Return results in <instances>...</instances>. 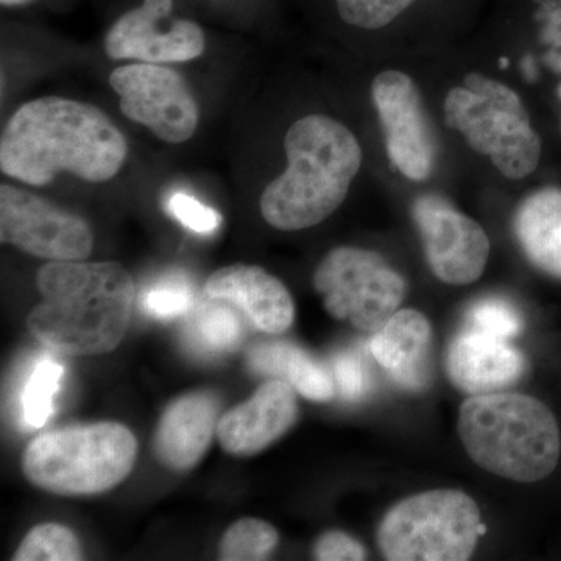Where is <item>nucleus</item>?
<instances>
[{"mask_svg":"<svg viewBox=\"0 0 561 561\" xmlns=\"http://www.w3.org/2000/svg\"><path fill=\"white\" fill-rule=\"evenodd\" d=\"M334 376L342 397L348 401L359 400L367 391V375L356 354H341L334 359Z\"/></svg>","mask_w":561,"mask_h":561,"instance_id":"obj_31","label":"nucleus"},{"mask_svg":"<svg viewBox=\"0 0 561 561\" xmlns=\"http://www.w3.org/2000/svg\"><path fill=\"white\" fill-rule=\"evenodd\" d=\"M194 294L190 284L180 278L160 280L146 291L142 309L149 316L160 320L176 319L192 308Z\"/></svg>","mask_w":561,"mask_h":561,"instance_id":"obj_27","label":"nucleus"},{"mask_svg":"<svg viewBox=\"0 0 561 561\" xmlns=\"http://www.w3.org/2000/svg\"><path fill=\"white\" fill-rule=\"evenodd\" d=\"M298 416L291 383L275 379L262 383L249 401L219 420L217 438L225 453L249 457L264 451L294 426Z\"/></svg>","mask_w":561,"mask_h":561,"instance_id":"obj_14","label":"nucleus"},{"mask_svg":"<svg viewBox=\"0 0 561 561\" xmlns=\"http://www.w3.org/2000/svg\"><path fill=\"white\" fill-rule=\"evenodd\" d=\"M526 371L522 353L507 341L468 331L451 343L446 373L457 389L470 394L494 393L513 386Z\"/></svg>","mask_w":561,"mask_h":561,"instance_id":"obj_17","label":"nucleus"},{"mask_svg":"<svg viewBox=\"0 0 561 561\" xmlns=\"http://www.w3.org/2000/svg\"><path fill=\"white\" fill-rule=\"evenodd\" d=\"M313 557L320 561H357L367 559V551L345 531L331 530L317 540Z\"/></svg>","mask_w":561,"mask_h":561,"instance_id":"obj_30","label":"nucleus"},{"mask_svg":"<svg viewBox=\"0 0 561 561\" xmlns=\"http://www.w3.org/2000/svg\"><path fill=\"white\" fill-rule=\"evenodd\" d=\"M459 435L476 465L511 481H542L560 460L556 415L529 394H472L460 408Z\"/></svg>","mask_w":561,"mask_h":561,"instance_id":"obj_4","label":"nucleus"},{"mask_svg":"<svg viewBox=\"0 0 561 561\" xmlns=\"http://www.w3.org/2000/svg\"><path fill=\"white\" fill-rule=\"evenodd\" d=\"M483 531L481 511L460 490H434L398 502L378 529L379 549L391 561H465Z\"/></svg>","mask_w":561,"mask_h":561,"instance_id":"obj_7","label":"nucleus"},{"mask_svg":"<svg viewBox=\"0 0 561 561\" xmlns=\"http://www.w3.org/2000/svg\"><path fill=\"white\" fill-rule=\"evenodd\" d=\"M219 411V400L208 391H195L173 401L154 432L157 459L173 471L194 468L217 434Z\"/></svg>","mask_w":561,"mask_h":561,"instance_id":"obj_16","label":"nucleus"},{"mask_svg":"<svg viewBox=\"0 0 561 561\" xmlns=\"http://www.w3.org/2000/svg\"><path fill=\"white\" fill-rule=\"evenodd\" d=\"M127 157V139L102 110L55 95L20 106L0 138V169L31 186H46L61 172L103 183Z\"/></svg>","mask_w":561,"mask_h":561,"instance_id":"obj_1","label":"nucleus"},{"mask_svg":"<svg viewBox=\"0 0 561 561\" xmlns=\"http://www.w3.org/2000/svg\"><path fill=\"white\" fill-rule=\"evenodd\" d=\"M432 328L413 309L398 311L373 335L370 350L383 370L405 389L420 390L430 376Z\"/></svg>","mask_w":561,"mask_h":561,"instance_id":"obj_18","label":"nucleus"},{"mask_svg":"<svg viewBox=\"0 0 561 561\" xmlns=\"http://www.w3.org/2000/svg\"><path fill=\"white\" fill-rule=\"evenodd\" d=\"M371 95L391 164L409 180L430 179L437 161V142L416 84L400 70H386L373 80Z\"/></svg>","mask_w":561,"mask_h":561,"instance_id":"obj_12","label":"nucleus"},{"mask_svg":"<svg viewBox=\"0 0 561 561\" xmlns=\"http://www.w3.org/2000/svg\"><path fill=\"white\" fill-rule=\"evenodd\" d=\"M138 440L113 421L44 432L22 456L33 485L60 496H94L116 489L135 467Z\"/></svg>","mask_w":561,"mask_h":561,"instance_id":"obj_5","label":"nucleus"},{"mask_svg":"<svg viewBox=\"0 0 561 561\" xmlns=\"http://www.w3.org/2000/svg\"><path fill=\"white\" fill-rule=\"evenodd\" d=\"M298 346L290 345V343L257 346L250 353L251 368L257 373H264V375L283 376Z\"/></svg>","mask_w":561,"mask_h":561,"instance_id":"obj_32","label":"nucleus"},{"mask_svg":"<svg viewBox=\"0 0 561 561\" xmlns=\"http://www.w3.org/2000/svg\"><path fill=\"white\" fill-rule=\"evenodd\" d=\"M413 219L423 239L432 273L453 286L481 278L490 257V239L478 221L461 214L438 195H421Z\"/></svg>","mask_w":561,"mask_h":561,"instance_id":"obj_11","label":"nucleus"},{"mask_svg":"<svg viewBox=\"0 0 561 561\" xmlns=\"http://www.w3.org/2000/svg\"><path fill=\"white\" fill-rule=\"evenodd\" d=\"M83 559L80 540L69 527L61 524H41L28 531L14 561H79Z\"/></svg>","mask_w":561,"mask_h":561,"instance_id":"obj_23","label":"nucleus"},{"mask_svg":"<svg viewBox=\"0 0 561 561\" xmlns=\"http://www.w3.org/2000/svg\"><path fill=\"white\" fill-rule=\"evenodd\" d=\"M172 0H144L111 25L103 41L111 60L184 62L201 57L205 32L197 22L171 20Z\"/></svg>","mask_w":561,"mask_h":561,"instance_id":"obj_13","label":"nucleus"},{"mask_svg":"<svg viewBox=\"0 0 561 561\" xmlns=\"http://www.w3.org/2000/svg\"><path fill=\"white\" fill-rule=\"evenodd\" d=\"M278 530L272 524L256 518H243L225 531L220 541V560H267L278 546Z\"/></svg>","mask_w":561,"mask_h":561,"instance_id":"obj_22","label":"nucleus"},{"mask_svg":"<svg viewBox=\"0 0 561 561\" xmlns=\"http://www.w3.org/2000/svg\"><path fill=\"white\" fill-rule=\"evenodd\" d=\"M538 21L546 66L561 73V0H546L538 11Z\"/></svg>","mask_w":561,"mask_h":561,"instance_id":"obj_29","label":"nucleus"},{"mask_svg":"<svg viewBox=\"0 0 561 561\" xmlns=\"http://www.w3.org/2000/svg\"><path fill=\"white\" fill-rule=\"evenodd\" d=\"M284 376L308 400L327 402L334 398L335 382L330 370L300 348L295 350Z\"/></svg>","mask_w":561,"mask_h":561,"instance_id":"obj_24","label":"nucleus"},{"mask_svg":"<svg viewBox=\"0 0 561 561\" xmlns=\"http://www.w3.org/2000/svg\"><path fill=\"white\" fill-rule=\"evenodd\" d=\"M110 84L119 95L124 116L164 142L183 144L197 131V102L176 70L133 62L113 70Z\"/></svg>","mask_w":561,"mask_h":561,"instance_id":"obj_9","label":"nucleus"},{"mask_svg":"<svg viewBox=\"0 0 561 561\" xmlns=\"http://www.w3.org/2000/svg\"><path fill=\"white\" fill-rule=\"evenodd\" d=\"M0 241L47 261H84L94 247L87 220L11 184L0 186Z\"/></svg>","mask_w":561,"mask_h":561,"instance_id":"obj_10","label":"nucleus"},{"mask_svg":"<svg viewBox=\"0 0 561 561\" xmlns=\"http://www.w3.org/2000/svg\"><path fill=\"white\" fill-rule=\"evenodd\" d=\"M284 150L289 162L262 192V217L280 231L316 227L345 202L362 164L359 142L341 122L311 114L291 125Z\"/></svg>","mask_w":561,"mask_h":561,"instance_id":"obj_3","label":"nucleus"},{"mask_svg":"<svg viewBox=\"0 0 561 561\" xmlns=\"http://www.w3.org/2000/svg\"><path fill=\"white\" fill-rule=\"evenodd\" d=\"M206 300L192 320V341L208 353L234 350L243 339L242 313L228 302Z\"/></svg>","mask_w":561,"mask_h":561,"instance_id":"obj_20","label":"nucleus"},{"mask_svg":"<svg viewBox=\"0 0 561 561\" xmlns=\"http://www.w3.org/2000/svg\"><path fill=\"white\" fill-rule=\"evenodd\" d=\"M3 7H16L22 5V3L31 2V0H0Z\"/></svg>","mask_w":561,"mask_h":561,"instance_id":"obj_33","label":"nucleus"},{"mask_svg":"<svg viewBox=\"0 0 561 561\" xmlns=\"http://www.w3.org/2000/svg\"><path fill=\"white\" fill-rule=\"evenodd\" d=\"M559 95H560V99H561V87H560V90H559Z\"/></svg>","mask_w":561,"mask_h":561,"instance_id":"obj_34","label":"nucleus"},{"mask_svg":"<svg viewBox=\"0 0 561 561\" xmlns=\"http://www.w3.org/2000/svg\"><path fill=\"white\" fill-rule=\"evenodd\" d=\"M515 232L527 260L561 279V190L546 187L529 195L516 213Z\"/></svg>","mask_w":561,"mask_h":561,"instance_id":"obj_19","label":"nucleus"},{"mask_svg":"<svg viewBox=\"0 0 561 561\" xmlns=\"http://www.w3.org/2000/svg\"><path fill=\"white\" fill-rule=\"evenodd\" d=\"M206 298L234 306L257 331L283 334L294 324L295 305L287 287L257 265L234 264L213 273Z\"/></svg>","mask_w":561,"mask_h":561,"instance_id":"obj_15","label":"nucleus"},{"mask_svg":"<svg viewBox=\"0 0 561 561\" xmlns=\"http://www.w3.org/2000/svg\"><path fill=\"white\" fill-rule=\"evenodd\" d=\"M416 0H337L339 14L346 24L378 31L397 20Z\"/></svg>","mask_w":561,"mask_h":561,"instance_id":"obj_26","label":"nucleus"},{"mask_svg":"<svg viewBox=\"0 0 561 561\" xmlns=\"http://www.w3.org/2000/svg\"><path fill=\"white\" fill-rule=\"evenodd\" d=\"M36 287L41 301L28 330L55 353H110L127 334L135 280L119 262L49 261L39 268Z\"/></svg>","mask_w":561,"mask_h":561,"instance_id":"obj_2","label":"nucleus"},{"mask_svg":"<svg viewBox=\"0 0 561 561\" xmlns=\"http://www.w3.org/2000/svg\"><path fill=\"white\" fill-rule=\"evenodd\" d=\"M468 331L508 341L522 331V317L508 302L490 298L476 302L468 311Z\"/></svg>","mask_w":561,"mask_h":561,"instance_id":"obj_25","label":"nucleus"},{"mask_svg":"<svg viewBox=\"0 0 561 561\" xmlns=\"http://www.w3.org/2000/svg\"><path fill=\"white\" fill-rule=\"evenodd\" d=\"M65 368L50 357L36 362L21 394L22 421L31 430L46 426L54 413Z\"/></svg>","mask_w":561,"mask_h":561,"instance_id":"obj_21","label":"nucleus"},{"mask_svg":"<svg viewBox=\"0 0 561 561\" xmlns=\"http://www.w3.org/2000/svg\"><path fill=\"white\" fill-rule=\"evenodd\" d=\"M313 287L335 320L365 332H378L404 301L405 280L376 251L339 247L313 273Z\"/></svg>","mask_w":561,"mask_h":561,"instance_id":"obj_8","label":"nucleus"},{"mask_svg":"<svg viewBox=\"0 0 561 561\" xmlns=\"http://www.w3.org/2000/svg\"><path fill=\"white\" fill-rule=\"evenodd\" d=\"M168 210L183 227L197 234H213L221 225L220 213L208 205H203L186 192L172 194L168 201Z\"/></svg>","mask_w":561,"mask_h":561,"instance_id":"obj_28","label":"nucleus"},{"mask_svg":"<svg viewBox=\"0 0 561 561\" xmlns=\"http://www.w3.org/2000/svg\"><path fill=\"white\" fill-rule=\"evenodd\" d=\"M446 124L468 146L489 157L502 175L522 180L537 169L541 139L519 95L482 73L465 77L463 87L446 95Z\"/></svg>","mask_w":561,"mask_h":561,"instance_id":"obj_6","label":"nucleus"}]
</instances>
